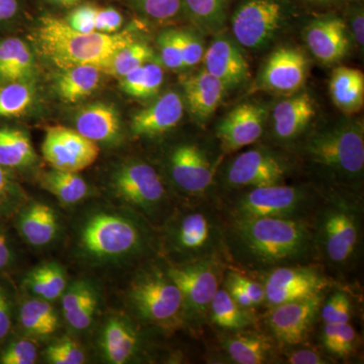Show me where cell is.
I'll list each match as a JSON object with an SVG mask.
<instances>
[{"instance_id":"obj_57","label":"cell","mask_w":364,"mask_h":364,"mask_svg":"<svg viewBox=\"0 0 364 364\" xmlns=\"http://www.w3.org/2000/svg\"><path fill=\"white\" fill-rule=\"evenodd\" d=\"M7 188H9V181H7L6 171L0 165V198L6 196Z\"/></svg>"},{"instance_id":"obj_41","label":"cell","mask_w":364,"mask_h":364,"mask_svg":"<svg viewBox=\"0 0 364 364\" xmlns=\"http://www.w3.org/2000/svg\"><path fill=\"white\" fill-rule=\"evenodd\" d=\"M228 0H183L196 23L205 31L220 30L226 20Z\"/></svg>"},{"instance_id":"obj_53","label":"cell","mask_w":364,"mask_h":364,"mask_svg":"<svg viewBox=\"0 0 364 364\" xmlns=\"http://www.w3.org/2000/svg\"><path fill=\"white\" fill-rule=\"evenodd\" d=\"M20 11L18 0H0V23L13 20Z\"/></svg>"},{"instance_id":"obj_39","label":"cell","mask_w":364,"mask_h":364,"mask_svg":"<svg viewBox=\"0 0 364 364\" xmlns=\"http://www.w3.org/2000/svg\"><path fill=\"white\" fill-rule=\"evenodd\" d=\"M154 60V53L149 46L142 42H132L112 57L104 73L122 78L139 66Z\"/></svg>"},{"instance_id":"obj_1","label":"cell","mask_w":364,"mask_h":364,"mask_svg":"<svg viewBox=\"0 0 364 364\" xmlns=\"http://www.w3.org/2000/svg\"><path fill=\"white\" fill-rule=\"evenodd\" d=\"M225 243L235 263L256 272L311 264L318 257L312 220L230 218Z\"/></svg>"},{"instance_id":"obj_25","label":"cell","mask_w":364,"mask_h":364,"mask_svg":"<svg viewBox=\"0 0 364 364\" xmlns=\"http://www.w3.org/2000/svg\"><path fill=\"white\" fill-rule=\"evenodd\" d=\"M76 131L93 142H112L121 132L119 112L112 105H91L76 117Z\"/></svg>"},{"instance_id":"obj_19","label":"cell","mask_w":364,"mask_h":364,"mask_svg":"<svg viewBox=\"0 0 364 364\" xmlns=\"http://www.w3.org/2000/svg\"><path fill=\"white\" fill-rule=\"evenodd\" d=\"M305 40L314 56L325 64L336 63L348 52L346 23L336 16L313 21L306 28Z\"/></svg>"},{"instance_id":"obj_8","label":"cell","mask_w":364,"mask_h":364,"mask_svg":"<svg viewBox=\"0 0 364 364\" xmlns=\"http://www.w3.org/2000/svg\"><path fill=\"white\" fill-rule=\"evenodd\" d=\"M167 274L181 291L184 312L198 322L207 318L224 277L221 258L174 265L167 270Z\"/></svg>"},{"instance_id":"obj_5","label":"cell","mask_w":364,"mask_h":364,"mask_svg":"<svg viewBox=\"0 0 364 364\" xmlns=\"http://www.w3.org/2000/svg\"><path fill=\"white\" fill-rule=\"evenodd\" d=\"M322 200L309 186L284 183L244 189L227 208L230 218L312 220Z\"/></svg>"},{"instance_id":"obj_2","label":"cell","mask_w":364,"mask_h":364,"mask_svg":"<svg viewBox=\"0 0 364 364\" xmlns=\"http://www.w3.org/2000/svg\"><path fill=\"white\" fill-rule=\"evenodd\" d=\"M33 37L41 54L61 70L92 65L105 72L112 57L135 41L129 32H78L54 16L40 18Z\"/></svg>"},{"instance_id":"obj_23","label":"cell","mask_w":364,"mask_h":364,"mask_svg":"<svg viewBox=\"0 0 364 364\" xmlns=\"http://www.w3.org/2000/svg\"><path fill=\"white\" fill-rule=\"evenodd\" d=\"M221 344L230 360L237 364L272 363L275 355L272 339L259 332L246 329L227 332Z\"/></svg>"},{"instance_id":"obj_29","label":"cell","mask_w":364,"mask_h":364,"mask_svg":"<svg viewBox=\"0 0 364 364\" xmlns=\"http://www.w3.org/2000/svg\"><path fill=\"white\" fill-rule=\"evenodd\" d=\"M32 53L25 42L9 38L0 42V81H25L33 73Z\"/></svg>"},{"instance_id":"obj_38","label":"cell","mask_w":364,"mask_h":364,"mask_svg":"<svg viewBox=\"0 0 364 364\" xmlns=\"http://www.w3.org/2000/svg\"><path fill=\"white\" fill-rule=\"evenodd\" d=\"M35 98L33 88L25 81L0 86V117H18L31 109Z\"/></svg>"},{"instance_id":"obj_37","label":"cell","mask_w":364,"mask_h":364,"mask_svg":"<svg viewBox=\"0 0 364 364\" xmlns=\"http://www.w3.org/2000/svg\"><path fill=\"white\" fill-rule=\"evenodd\" d=\"M21 322L26 331L41 336L52 334L58 327L56 312L44 299L26 301L21 309Z\"/></svg>"},{"instance_id":"obj_12","label":"cell","mask_w":364,"mask_h":364,"mask_svg":"<svg viewBox=\"0 0 364 364\" xmlns=\"http://www.w3.org/2000/svg\"><path fill=\"white\" fill-rule=\"evenodd\" d=\"M329 286V279L316 265L274 268L267 272L264 279V303L272 308L287 301L322 294Z\"/></svg>"},{"instance_id":"obj_40","label":"cell","mask_w":364,"mask_h":364,"mask_svg":"<svg viewBox=\"0 0 364 364\" xmlns=\"http://www.w3.org/2000/svg\"><path fill=\"white\" fill-rule=\"evenodd\" d=\"M358 333L350 322L342 324H324L322 343L330 355L344 358L355 349Z\"/></svg>"},{"instance_id":"obj_47","label":"cell","mask_w":364,"mask_h":364,"mask_svg":"<svg viewBox=\"0 0 364 364\" xmlns=\"http://www.w3.org/2000/svg\"><path fill=\"white\" fill-rule=\"evenodd\" d=\"M38 350L30 340H18L2 352L0 363L4 364H33L37 360Z\"/></svg>"},{"instance_id":"obj_32","label":"cell","mask_w":364,"mask_h":364,"mask_svg":"<svg viewBox=\"0 0 364 364\" xmlns=\"http://www.w3.org/2000/svg\"><path fill=\"white\" fill-rule=\"evenodd\" d=\"M248 311L239 306L226 289H219L210 303L208 317L223 331H239L253 324L254 318Z\"/></svg>"},{"instance_id":"obj_45","label":"cell","mask_w":364,"mask_h":364,"mask_svg":"<svg viewBox=\"0 0 364 364\" xmlns=\"http://www.w3.org/2000/svg\"><path fill=\"white\" fill-rule=\"evenodd\" d=\"M138 9L146 16L157 21L176 18L183 0H135Z\"/></svg>"},{"instance_id":"obj_44","label":"cell","mask_w":364,"mask_h":364,"mask_svg":"<svg viewBox=\"0 0 364 364\" xmlns=\"http://www.w3.org/2000/svg\"><path fill=\"white\" fill-rule=\"evenodd\" d=\"M46 355L48 360L54 364H82L85 361V352L70 339L51 345L46 351Z\"/></svg>"},{"instance_id":"obj_11","label":"cell","mask_w":364,"mask_h":364,"mask_svg":"<svg viewBox=\"0 0 364 364\" xmlns=\"http://www.w3.org/2000/svg\"><path fill=\"white\" fill-rule=\"evenodd\" d=\"M289 164L284 157L267 148L244 151L229 162L224 182L229 188L247 189L284 184Z\"/></svg>"},{"instance_id":"obj_36","label":"cell","mask_w":364,"mask_h":364,"mask_svg":"<svg viewBox=\"0 0 364 364\" xmlns=\"http://www.w3.org/2000/svg\"><path fill=\"white\" fill-rule=\"evenodd\" d=\"M26 287L33 294L46 301L60 298L66 289V277L63 270L55 263L35 268L26 277Z\"/></svg>"},{"instance_id":"obj_54","label":"cell","mask_w":364,"mask_h":364,"mask_svg":"<svg viewBox=\"0 0 364 364\" xmlns=\"http://www.w3.org/2000/svg\"><path fill=\"white\" fill-rule=\"evenodd\" d=\"M351 28L353 31L354 39L359 46L364 44V16L363 9H358L352 16Z\"/></svg>"},{"instance_id":"obj_27","label":"cell","mask_w":364,"mask_h":364,"mask_svg":"<svg viewBox=\"0 0 364 364\" xmlns=\"http://www.w3.org/2000/svg\"><path fill=\"white\" fill-rule=\"evenodd\" d=\"M62 71L56 82V90L60 98L67 104H75L92 95L104 73L92 65L72 67Z\"/></svg>"},{"instance_id":"obj_28","label":"cell","mask_w":364,"mask_h":364,"mask_svg":"<svg viewBox=\"0 0 364 364\" xmlns=\"http://www.w3.org/2000/svg\"><path fill=\"white\" fill-rule=\"evenodd\" d=\"M138 335L128 323L121 318H112L102 333V346L105 358L114 364H123L135 355Z\"/></svg>"},{"instance_id":"obj_26","label":"cell","mask_w":364,"mask_h":364,"mask_svg":"<svg viewBox=\"0 0 364 364\" xmlns=\"http://www.w3.org/2000/svg\"><path fill=\"white\" fill-rule=\"evenodd\" d=\"M333 102L345 114H354L364 104V76L358 69L339 67L333 71L330 80Z\"/></svg>"},{"instance_id":"obj_55","label":"cell","mask_w":364,"mask_h":364,"mask_svg":"<svg viewBox=\"0 0 364 364\" xmlns=\"http://www.w3.org/2000/svg\"><path fill=\"white\" fill-rule=\"evenodd\" d=\"M11 257V250L7 245L6 238L4 236H0V269L9 264Z\"/></svg>"},{"instance_id":"obj_33","label":"cell","mask_w":364,"mask_h":364,"mask_svg":"<svg viewBox=\"0 0 364 364\" xmlns=\"http://www.w3.org/2000/svg\"><path fill=\"white\" fill-rule=\"evenodd\" d=\"M36 160L30 138L16 129H0V165L20 168L28 166Z\"/></svg>"},{"instance_id":"obj_31","label":"cell","mask_w":364,"mask_h":364,"mask_svg":"<svg viewBox=\"0 0 364 364\" xmlns=\"http://www.w3.org/2000/svg\"><path fill=\"white\" fill-rule=\"evenodd\" d=\"M20 228L31 245L44 246L56 236L58 222L51 208L44 203H33L21 215Z\"/></svg>"},{"instance_id":"obj_3","label":"cell","mask_w":364,"mask_h":364,"mask_svg":"<svg viewBox=\"0 0 364 364\" xmlns=\"http://www.w3.org/2000/svg\"><path fill=\"white\" fill-rule=\"evenodd\" d=\"M306 159L326 181L342 188H358L364 173V127L361 119H343L306 138Z\"/></svg>"},{"instance_id":"obj_24","label":"cell","mask_w":364,"mask_h":364,"mask_svg":"<svg viewBox=\"0 0 364 364\" xmlns=\"http://www.w3.org/2000/svg\"><path fill=\"white\" fill-rule=\"evenodd\" d=\"M183 87L189 111L200 122L207 121L219 109L227 91L205 69L186 79Z\"/></svg>"},{"instance_id":"obj_49","label":"cell","mask_w":364,"mask_h":364,"mask_svg":"<svg viewBox=\"0 0 364 364\" xmlns=\"http://www.w3.org/2000/svg\"><path fill=\"white\" fill-rule=\"evenodd\" d=\"M124 18L119 11L112 7H97L95 16V32L114 33L123 26Z\"/></svg>"},{"instance_id":"obj_21","label":"cell","mask_w":364,"mask_h":364,"mask_svg":"<svg viewBox=\"0 0 364 364\" xmlns=\"http://www.w3.org/2000/svg\"><path fill=\"white\" fill-rule=\"evenodd\" d=\"M316 116V105L309 93H294L273 107V134L279 142L296 140Z\"/></svg>"},{"instance_id":"obj_13","label":"cell","mask_w":364,"mask_h":364,"mask_svg":"<svg viewBox=\"0 0 364 364\" xmlns=\"http://www.w3.org/2000/svg\"><path fill=\"white\" fill-rule=\"evenodd\" d=\"M97 144L66 127L48 128L42 153L54 169L79 172L91 166L100 155Z\"/></svg>"},{"instance_id":"obj_43","label":"cell","mask_w":364,"mask_h":364,"mask_svg":"<svg viewBox=\"0 0 364 364\" xmlns=\"http://www.w3.org/2000/svg\"><path fill=\"white\" fill-rule=\"evenodd\" d=\"M158 46H159L162 63L167 68L172 69V70L184 69L176 30L165 31L160 33L159 38H158Z\"/></svg>"},{"instance_id":"obj_56","label":"cell","mask_w":364,"mask_h":364,"mask_svg":"<svg viewBox=\"0 0 364 364\" xmlns=\"http://www.w3.org/2000/svg\"><path fill=\"white\" fill-rule=\"evenodd\" d=\"M53 6L65 7V9H70V7H75L80 4L82 0H46Z\"/></svg>"},{"instance_id":"obj_15","label":"cell","mask_w":364,"mask_h":364,"mask_svg":"<svg viewBox=\"0 0 364 364\" xmlns=\"http://www.w3.org/2000/svg\"><path fill=\"white\" fill-rule=\"evenodd\" d=\"M308 71L305 53L284 46L268 56L258 76V86L269 92L294 95L305 85Z\"/></svg>"},{"instance_id":"obj_30","label":"cell","mask_w":364,"mask_h":364,"mask_svg":"<svg viewBox=\"0 0 364 364\" xmlns=\"http://www.w3.org/2000/svg\"><path fill=\"white\" fill-rule=\"evenodd\" d=\"M62 296V308L69 325L76 330L90 327L97 305L93 289L85 282H76Z\"/></svg>"},{"instance_id":"obj_51","label":"cell","mask_w":364,"mask_h":364,"mask_svg":"<svg viewBox=\"0 0 364 364\" xmlns=\"http://www.w3.org/2000/svg\"><path fill=\"white\" fill-rule=\"evenodd\" d=\"M286 359L287 363L291 364L329 363L320 352L308 348L291 349V351H287Z\"/></svg>"},{"instance_id":"obj_42","label":"cell","mask_w":364,"mask_h":364,"mask_svg":"<svg viewBox=\"0 0 364 364\" xmlns=\"http://www.w3.org/2000/svg\"><path fill=\"white\" fill-rule=\"evenodd\" d=\"M321 318L324 324H342L350 322L352 301L343 291H337L322 304Z\"/></svg>"},{"instance_id":"obj_50","label":"cell","mask_w":364,"mask_h":364,"mask_svg":"<svg viewBox=\"0 0 364 364\" xmlns=\"http://www.w3.org/2000/svg\"><path fill=\"white\" fill-rule=\"evenodd\" d=\"M232 279L240 286L241 289L247 294L249 298L253 301L254 306H259L265 301L264 287L260 282L249 279L246 275L239 272L228 270Z\"/></svg>"},{"instance_id":"obj_16","label":"cell","mask_w":364,"mask_h":364,"mask_svg":"<svg viewBox=\"0 0 364 364\" xmlns=\"http://www.w3.org/2000/svg\"><path fill=\"white\" fill-rule=\"evenodd\" d=\"M168 166L172 181L188 195H205L214 182L213 163L207 151L198 144L183 143L174 147Z\"/></svg>"},{"instance_id":"obj_4","label":"cell","mask_w":364,"mask_h":364,"mask_svg":"<svg viewBox=\"0 0 364 364\" xmlns=\"http://www.w3.org/2000/svg\"><path fill=\"white\" fill-rule=\"evenodd\" d=\"M318 256L334 269L353 262L360 244V210L341 195L323 198L313 215Z\"/></svg>"},{"instance_id":"obj_52","label":"cell","mask_w":364,"mask_h":364,"mask_svg":"<svg viewBox=\"0 0 364 364\" xmlns=\"http://www.w3.org/2000/svg\"><path fill=\"white\" fill-rule=\"evenodd\" d=\"M11 327V311L9 301L0 291V339L4 338Z\"/></svg>"},{"instance_id":"obj_58","label":"cell","mask_w":364,"mask_h":364,"mask_svg":"<svg viewBox=\"0 0 364 364\" xmlns=\"http://www.w3.org/2000/svg\"><path fill=\"white\" fill-rule=\"evenodd\" d=\"M318 2H330L333 1V0H317Z\"/></svg>"},{"instance_id":"obj_35","label":"cell","mask_w":364,"mask_h":364,"mask_svg":"<svg viewBox=\"0 0 364 364\" xmlns=\"http://www.w3.org/2000/svg\"><path fill=\"white\" fill-rule=\"evenodd\" d=\"M42 186L66 205L80 202L88 193L87 184L77 172L64 170L53 168L52 171L47 172L43 176Z\"/></svg>"},{"instance_id":"obj_18","label":"cell","mask_w":364,"mask_h":364,"mask_svg":"<svg viewBox=\"0 0 364 364\" xmlns=\"http://www.w3.org/2000/svg\"><path fill=\"white\" fill-rule=\"evenodd\" d=\"M267 105L244 102L237 105L217 127V136L225 152H234L252 145L264 133Z\"/></svg>"},{"instance_id":"obj_7","label":"cell","mask_w":364,"mask_h":364,"mask_svg":"<svg viewBox=\"0 0 364 364\" xmlns=\"http://www.w3.org/2000/svg\"><path fill=\"white\" fill-rule=\"evenodd\" d=\"M293 16L289 0H242L232 16L235 40L246 49L268 47Z\"/></svg>"},{"instance_id":"obj_14","label":"cell","mask_w":364,"mask_h":364,"mask_svg":"<svg viewBox=\"0 0 364 364\" xmlns=\"http://www.w3.org/2000/svg\"><path fill=\"white\" fill-rule=\"evenodd\" d=\"M323 304V294L272 306L267 318L273 338L284 346L306 341Z\"/></svg>"},{"instance_id":"obj_48","label":"cell","mask_w":364,"mask_h":364,"mask_svg":"<svg viewBox=\"0 0 364 364\" xmlns=\"http://www.w3.org/2000/svg\"><path fill=\"white\" fill-rule=\"evenodd\" d=\"M97 11V7L90 6V4L77 6L69 14L65 21L72 28L78 32H95Z\"/></svg>"},{"instance_id":"obj_6","label":"cell","mask_w":364,"mask_h":364,"mask_svg":"<svg viewBox=\"0 0 364 364\" xmlns=\"http://www.w3.org/2000/svg\"><path fill=\"white\" fill-rule=\"evenodd\" d=\"M225 229L219 215L208 205L188 210L170 228V247L181 256V264L221 258V254H226Z\"/></svg>"},{"instance_id":"obj_9","label":"cell","mask_w":364,"mask_h":364,"mask_svg":"<svg viewBox=\"0 0 364 364\" xmlns=\"http://www.w3.org/2000/svg\"><path fill=\"white\" fill-rule=\"evenodd\" d=\"M131 299L141 317L156 324H170L184 312L181 291L167 272L139 277L132 287Z\"/></svg>"},{"instance_id":"obj_10","label":"cell","mask_w":364,"mask_h":364,"mask_svg":"<svg viewBox=\"0 0 364 364\" xmlns=\"http://www.w3.org/2000/svg\"><path fill=\"white\" fill-rule=\"evenodd\" d=\"M85 251L97 257H116L135 252L142 245V234L130 220L97 214L86 222L81 234Z\"/></svg>"},{"instance_id":"obj_46","label":"cell","mask_w":364,"mask_h":364,"mask_svg":"<svg viewBox=\"0 0 364 364\" xmlns=\"http://www.w3.org/2000/svg\"><path fill=\"white\" fill-rule=\"evenodd\" d=\"M177 39L181 46L184 68H191L202 61L205 50L202 41L195 33L188 31H177Z\"/></svg>"},{"instance_id":"obj_17","label":"cell","mask_w":364,"mask_h":364,"mask_svg":"<svg viewBox=\"0 0 364 364\" xmlns=\"http://www.w3.org/2000/svg\"><path fill=\"white\" fill-rule=\"evenodd\" d=\"M114 186L123 200L145 212L156 210L165 198L159 174L145 162H131L121 167L114 176Z\"/></svg>"},{"instance_id":"obj_22","label":"cell","mask_w":364,"mask_h":364,"mask_svg":"<svg viewBox=\"0 0 364 364\" xmlns=\"http://www.w3.org/2000/svg\"><path fill=\"white\" fill-rule=\"evenodd\" d=\"M184 104L174 91L163 95L147 109L136 112L131 129L136 136H154L176 128L183 117Z\"/></svg>"},{"instance_id":"obj_34","label":"cell","mask_w":364,"mask_h":364,"mask_svg":"<svg viewBox=\"0 0 364 364\" xmlns=\"http://www.w3.org/2000/svg\"><path fill=\"white\" fill-rule=\"evenodd\" d=\"M164 72L154 61L147 62L121 78L124 93L136 98H148L156 95L161 88Z\"/></svg>"},{"instance_id":"obj_20","label":"cell","mask_w":364,"mask_h":364,"mask_svg":"<svg viewBox=\"0 0 364 364\" xmlns=\"http://www.w3.org/2000/svg\"><path fill=\"white\" fill-rule=\"evenodd\" d=\"M203 59L205 70L219 79L227 90L243 85L250 76L243 53L228 38L221 37L213 41Z\"/></svg>"}]
</instances>
